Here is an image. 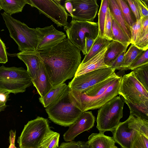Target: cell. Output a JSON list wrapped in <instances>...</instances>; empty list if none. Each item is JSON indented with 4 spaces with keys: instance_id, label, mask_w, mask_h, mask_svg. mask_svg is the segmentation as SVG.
<instances>
[{
    "instance_id": "cell-1",
    "label": "cell",
    "mask_w": 148,
    "mask_h": 148,
    "mask_svg": "<svg viewBox=\"0 0 148 148\" xmlns=\"http://www.w3.org/2000/svg\"><path fill=\"white\" fill-rule=\"evenodd\" d=\"M39 52L53 86L74 77L81 63L80 51L67 38Z\"/></svg>"
},
{
    "instance_id": "cell-2",
    "label": "cell",
    "mask_w": 148,
    "mask_h": 148,
    "mask_svg": "<svg viewBox=\"0 0 148 148\" xmlns=\"http://www.w3.org/2000/svg\"><path fill=\"white\" fill-rule=\"evenodd\" d=\"M11 38L18 46L21 52L36 51L39 41L36 28H31L24 23L4 12L1 13Z\"/></svg>"
},
{
    "instance_id": "cell-3",
    "label": "cell",
    "mask_w": 148,
    "mask_h": 148,
    "mask_svg": "<svg viewBox=\"0 0 148 148\" xmlns=\"http://www.w3.org/2000/svg\"><path fill=\"white\" fill-rule=\"evenodd\" d=\"M45 110L51 121L64 127L73 124L83 112L72 99L69 87L57 101Z\"/></svg>"
},
{
    "instance_id": "cell-4",
    "label": "cell",
    "mask_w": 148,
    "mask_h": 148,
    "mask_svg": "<svg viewBox=\"0 0 148 148\" xmlns=\"http://www.w3.org/2000/svg\"><path fill=\"white\" fill-rule=\"evenodd\" d=\"M48 120L41 117L29 121L17 140L20 148H40L51 132Z\"/></svg>"
},
{
    "instance_id": "cell-5",
    "label": "cell",
    "mask_w": 148,
    "mask_h": 148,
    "mask_svg": "<svg viewBox=\"0 0 148 148\" xmlns=\"http://www.w3.org/2000/svg\"><path fill=\"white\" fill-rule=\"evenodd\" d=\"M32 79L22 67L0 66V90L17 94L25 92L32 85Z\"/></svg>"
},
{
    "instance_id": "cell-6",
    "label": "cell",
    "mask_w": 148,
    "mask_h": 148,
    "mask_svg": "<svg viewBox=\"0 0 148 148\" xmlns=\"http://www.w3.org/2000/svg\"><path fill=\"white\" fill-rule=\"evenodd\" d=\"M112 132L114 141L122 148H131L137 133L148 138V121L130 115L125 121L120 122Z\"/></svg>"
},
{
    "instance_id": "cell-7",
    "label": "cell",
    "mask_w": 148,
    "mask_h": 148,
    "mask_svg": "<svg viewBox=\"0 0 148 148\" xmlns=\"http://www.w3.org/2000/svg\"><path fill=\"white\" fill-rule=\"evenodd\" d=\"M124 103L119 95L113 98L99 109L96 127L100 132H112L115 129L123 116Z\"/></svg>"
},
{
    "instance_id": "cell-8",
    "label": "cell",
    "mask_w": 148,
    "mask_h": 148,
    "mask_svg": "<svg viewBox=\"0 0 148 148\" xmlns=\"http://www.w3.org/2000/svg\"><path fill=\"white\" fill-rule=\"evenodd\" d=\"M67 38L77 49L86 55L85 39L92 38L95 39L99 33L98 22L72 19L64 28Z\"/></svg>"
},
{
    "instance_id": "cell-9",
    "label": "cell",
    "mask_w": 148,
    "mask_h": 148,
    "mask_svg": "<svg viewBox=\"0 0 148 148\" xmlns=\"http://www.w3.org/2000/svg\"><path fill=\"white\" fill-rule=\"evenodd\" d=\"M118 94L124 103L148 107V91L136 79L132 71L121 77Z\"/></svg>"
},
{
    "instance_id": "cell-10",
    "label": "cell",
    "mask_w": 148,
    "mask_h": 148,
    "mask_svg": "<svg viewBox=\"0 0 148 148\" xmlns=\"http://www.w3.org/2000/svg\"><path fill=\"white\" fill-rule=\"evenodd\" d=\"M27 4L36 8L42 14L51 19L58 27H66L70 15L66 12L60 0H27Z\"/></svg>"
},
{
    "instance_id": "cell-11",
    "label": "cell",
    "mask_w": 148,
    "mask_h": 148,
    "mask_svg": "<svg viewBox=\"0 0 148 148\" xmlns=\"http://www.w3.org/2000/svg\"><path fill=\"white\" fill-rule=\"evenodd\" d=\"M115 70L110 67L95 70L74 77L68 85L71 90L83 92L113 74Z\"/></svg>"
},
{
    "instance_id": "cell-12",
    "label": "cell",
    "mask_w": 148,
    "mask_h": 148,
    "mask_svg": "<svg viewBox=\"0 0 148 148\" xmlns=\"http://www.w3.org/2000/svg\"><path fill=\"white\" fill-rule=\"evenodd\" d=\"M73 7L72 19L93 22L99 6L96 0H69Z\"/></svg>"
},
{
    "instance_id": "cell-13",
    "label": "cell",
    "mask_w": 148,
    "mask_h": 148,
    "mask_svg": "<svg viewBox=\"0 0 148 148\" xmlns=\"http://www.w3.org/2000/svg\"><path fill=\"white\" fill-rule=\"evenodd\" d=\"M36 28L39 36L37 51H40L48 49L66 38L65 34L56 29L53 25L42 28Z\"/></svg>"
},
{
    "instance_id": "cell-14",
    "label": "cell",
    "mask_w": 148,
    "mask_h": 148,
    "mask_svg": "<svg viewBox=\"0 0 148 148\" xmlns=\"http://www.w3.org/2000/svg\"><path fill=\"white\" fill-rule=\"evenodd\" d=\"M95 121V117L91 111L83 112L64 134V140L67 142L73 141L77 135L92 128Z\"/></svg>"
},
{
    "instance_id": "cell-15",
    "label": "cell",
    "mask_w": 148,
    "mask_h": 148,
    "mask_svg": "<svg viewBox=\"0 0 148 148\" xmlns=\"http://www.w3.org/2000/svg\"><path fill=\"white\" fill-rule=\"evenodd\" d=\"M107 45L104 47L97 54L86 62L83 64L80 63L74 77L95 70L108 67L104 62Z\"/></svg>"
},
{
    "instance_id": "cell-16",
    "label": "cell",
    "mask_w": 148,
    "mask_h": 148,
    "mask_svg": "<svg viewBox=\"0 0 148 148\" xmlns=\"http://www.w3.org/2000/svg\"><path fill=\"white\" fill-rule=\"evenodd\" d=\"M14 55L25 63L27 68V71L32 80L34 79L42 61L39 51H20Z\"/></svg>"
},
{
    "instance_id": "cell-17",
    "label": "cell",
    "mask_w": 148,
    "mask_h": 148,
    "mask_svg": "<svg viewBox=\"0 0 148 148\" xmlns=\"http://www.w3.org/2000/svg\"><path fill=\"white\" fill-rule=\"evenodd\" d=\"M32 82L41 97H44L53 87L42 60L37 70L35 78L32 80Z\"/></svg>"
},
{
    "instance_id": "cell-18",
    "label": "cell",
    "mask_w": 148,
    "mask_h": 148,
    "mask_svg": "<svg viewBox=\"0 0 148 148\" xmlns=\"http://www.w3.org/2000/svg\"><path fill=\"white\" fill-rule=\"evenodd\" d=\"M119 77L114 72L106 79L82 93L85 96L90 99L97 98L102 95L107 88Z\"/></svg>"
},
{
    "instance_id": "cell-19",
    "label": "cell",
    "mask_w": 148,
    "mask_h": 148,
    "mask_svg": "<svg viewBox=\"0 0 148 148\" xmlns=\"http://www.w3.org/2000/svg\"><path fill=\"white\" fill-rule=\"evenodd\" d=\"M104 133H93L88 137L86 143L88 148H112L115 142L112 137L107 136Z\"/></svg>"
},
{
    "instance_id": "cell-20",
    "label": "cell",
    "mask_w": 148,
    "mask_h": 148,
    "mask_svg": "<svg viewBox=\"0 0 148 148\" xmlns=\"http://www.w3.org/2000/svg\"><path fill=\"white\" fill-rule=\"evenodd\" d=\"M68 88V85L65 83L54 86L44 97L39 98V101L46 108L57 101Z\"/></svg>"
},
{
    "instance_id": "cell-21",
    "label": "cell",
    "mask_w": 148,
    "mask_h": 148,
    "mask_svg": "<svg viewBox=\"0 0 148 148\" xmlns=\"http://www.w3.org/2000/svg\"><path fill=\"white\" fill-rule=\"evenodd\" d=\"M108 6L112 16L130 40V29L126 23L116 0H108Z\"/></svg>"
},
{
    "instance_id": "cell-22",
    "label": "cell",
    "mask_w": 148,
    "mask_h": 148,
    "mask_svg": "<svg viewBox=\"0 0 148 148\" xmlns=\"http://www.w3.org/2000/svg\"><path fill=\"white\" fill-rule=\"evenodd\" d=\"M127 47L120 42L112 40L107 46V50L105 55L104 62L110 67L115 59L123 51L126 50Z\"/></svg>"
},
{
    "instance_id": "cell-23",
    "label": "cell",
    "mask_w": 148,
    "mask_h": 148,
    "mask_svg": "<svg viewBox=\"0 0 148 148\" xmlns=\"http://www.w3.org/2000/svg\"><path fill=\"white\" fill-rule=\"evenodd\" d=\"M27 4V0H0L2 9L5 13L10 16L21 12Z\"/></svg>"
},
{
    "instance_id": "cell-24",
    "label": "cell",
    "mask_w": 148,
    "mask_h": 148,
    "mask_svg": "<svg viewBox=\"0 0 148 148\" xmlns=\"http://www.w3.org/2000/svg\"><path fill=\"white\" fill-rule=\"evenodd\" d=\"M112 40L119 42L127 47L130 44V39L113 16L112 20Z\"/></svg>"
},
{
    "instance_id": "cell-25",
    "label": "cell",
    "mask_w": 148,
    "mask_h": 148,
    "mask_svg": "<svg viewBox=\"0 0 148 148\" xmlns=\"http://www.w3.org/2000/svg\"><path fill=\"white\" fill-rule=\"evenodd\" d=\"M144 51L132 44L125 53L121 71L128 70V68L138 58Z\"/></svg>"
},
{
    "instance_id": "cell-26",
    "label": "cell",
    "mask_w": 148,
    "mask_h": 148,
    "mask_svg": "<svg viewBox=\"0 0 148 148\" xmlns=\"http://www.w3.org/2000/svg\"><path fill=\"white\" fill-rule=\"evenodd\" d=\"M111 41L98 35L89 51L85 55L81 64L86 62L97 54L104 47L108 45Z\"/></svg>"
},
{
    "instance_id": "cell-27",
    "label": "cell",
    "mask_w": 148,
    "mask_h": 148,
    "mask_svg": "<svg viewBox=\"0 0 148 148\" xmlns=\"http://www.w3.org/2000/svg\"><path fill=\"white\" fill-rule=\"evenodd\" d=\"M126 23L131 27L136 21V18L126 0H116Z\"/></svg>"
},
{
    "instance_id": "cell-28",
    "label": "cell",
    "mask_w": 148,
    "mask_h": 148,
    "mask_svg": "<svg viewBox=\"0 0 148 148\" xmlns=\"http://www.w3.org/2000/svg\"><path fill=\"white\" fill-rule=\"evenodd\" d=\"M132 71L136 79L148 91V63L140 66Z\"/></svg>"
},
{
    "instance_id": "cell-29",
    "label": "cell",
    "mask_w": 148,
    "mask_h": 148,
    "mask_svg": "<svg viewBox=\"0 0 148 148\" xmlns=\"http://www.w3.org/2000/svg\"><path fill=\"white\" fill-rule=\"evenodd\" d=\"M108 6V0L101 1V5L98 13L99 36L103 38V32L105 19Z\"/></svg>"
},
{
    "instance_id": "cell-30",
    "label": "cell",
    "mask_w": 148,
    "mask_h": 148,
    "mask_svg": "<svg viewBox=\"0 0 148 148\" xmlns=\"http://www.w3.org/2000/svg\"><path fill=\"white\" fill-rule=\"evenodd\" d=\"M130 110V115L148 121V107L137 106L125 102Z\"/></svg>"
},
{
    "instance_id": "cell-31",
    "label": "cell",
    "mask_w": 148,
    "mask_h": 148,
    "mask_svg": "<svg viewBox=\"0 0 148 148\" xmlns=\"http://www.w3.org/2000/svg\"><path fill=\"white\" fill-rule=\"evenodd\" d=\"M60 134L51 131L42 143L41 148H58Z\"/></svg>"
},
{
    "instance_id": "cell-32",
    "label": "cell",
    "mask_w": 148,
    "mask_h": 148,
    "mask_svg": "<svg viewBox=\"0 0 148 148\" xmlns=\"http://www.w3.org/2000/svg\"><path fill=\"white\" fill-rule=\"evenodd\" d=\"M112 14L108 7L105 21L103 38L110 41L112 40Z\"/></svg>"
},
{
    "instance_id": "cell-33",
    "label": "cell",
    "mask_w": 148,
    "mask_h": 148,
    "mask_svg": "<svg viewBox=\"0 0 148 148\" xmlns=\"http://www.w3.org/2000/svg\"><path fill=\"white\" fill-rule=\"evenodd\" d=\"M131 148H148V138L137 133L133 139Z\"/></svg>"
},
{
    "instance_id": "cell-34",
    "label": "cell",
    "mask_w": 148,
    "mask_h": 148,
    "mask_svg": "<svg viewBox=\"0 0 148 148\" xmlns=\"http://www.w3.org/2000/svg\"><path fill=\"white\" fill-rule=\"evenodd\" d=\"M148 63V49L144 51L137 60L128 68V70L133 71L145 64Z\"/></svg>"
},
{
    "instance_id": "cell-35",
    "label": "cell",
    "mask_w": 148,
    "mask_h": 148,
    "mask_svg": "<svg viewBox=\"0 0 148 148\" xmlns=\"http://www.w3.org/2000/svg\"><path fill=\"white\" fill-rule=\"evenodd\" d=\"M141 18L137 20L136 22L130 28L131 38L130 44L134 45L139 38L140 34Z\"/></svg>"
},
{
    "instance_id": "cell-36",
    "label": "cell",
    "mask_w": 148,
    "mask_h": 148,
    "mask_svg": "<svg viewBox=\"0 0 148 148\" xmlns=\"http://www.w3.org/2000/svg\"><path fill=\"white\" fill-rule=\"evenodd\" d=\"M58 148H88L86 142L82 141H72L63 142L61 144Z\"/></svg>"
},
{
    "instance_id": "cell-37",
    "label": "cell",
    "mask_w": 148,
    "mask_h": 148,
    "mask_svg": "<svg viewBox=\"0 0 148 148\" xmlns=\"http://www.w3.org/2000/svg\"><path fill=\"white\" fill-rule=\"evenodd\" d=\"M134 45L143 51L148 49V32L140 37Z\"/></svg>"
},
{
    "instance_id": "cell-38",
    "label": "cell",
    "mask_w": 148,
    "mask_h": 148,
    "mask_svg": "<svg viewBox=\"0 0 148 148\" xmlns=\"http://www.w3.org/2000/svg\"><path fill=\"white\" fill-rule=\"evenodd\" d=\"M126 51L125 50L121 52L111 63L110 67L115 70L117 69L121 71Z\"/></svg>"
},
{
    "instance_id": "cell-39",
    "label": "cell",
    "mask_w": 148,
    "mask_h": 148,
    "mask_svg": "<svg viewBox=\"0 0 148 148\" xmlns=\"http://www.w3.org/2000/svg\"><path fill=\"white\" fill-rule=\"evenodd\" d=\"M137 20L141 18L140 11L137 0H126Z\"/></svg>"
},
{
    "instance_id": "cell-40",
    "label": "cell",
    "mask_w": 148,
    "mask_h": 148,
    "mask_svg": "<svg viewBox=\"0 0 148 148\" xmlns=\"http://www.w3.org/2000/svg\"><path fill=\"white\" fill-rule=\"evenodd\" d=\"M139 8L141 18L148 17V0H137Z\"/></svg>"
},
{
    "instance_id": "cell-41",
    "label": "cell",
    "mask_w": 148,
    "mask_h": 148,
    "mask_svg": "<svg viewBox=\"0 0 148 148\" xmlns=\"http://www.w3.org/2000/svg\"><path fill=\"white\" fill-rule=\"evenodd\" d=\"M8 61L6 47L5 44L0 38V63L5 64Z\"/></svg>"
},
{
    "instance_id": "cell-42",
    "label": "cell",
    "mask_w": 148,
    "mask_h": 148,
    "mask_svg": "<svg viewBox=\"0 0 148 148\" xmlns=\"http://www.w3.org/2000/svg\"><path fill=\"white\" fill-rule=\"evenodd\" d=\"M147 32H148V17H142L141 18L140 34L139 37Z\"/></svg>"
},
{
    "instance_id": "cell-43",
    "label": "cell",
    "mask_w": 148,
    "mask_h": 148,
    "mask_svg": "<svg viewBox=\"0 0 148 148\" xmlns=\"http://www.w3.org/2000/svg\"><path fill=\"white\" fill-rule=\"evenodd\" d=\"M16 131H15L11 130L10 132V136L9 137V143L10 145L8 148H20L16 147L15 144Z\"/></svg>"
},
{
    "instance_id": "cell-44",
    "label": "cell",
    "mask_w": 148,
    "mask_h": 148,
    "mask_svg": "<svg viewBox=\"0 0 148 148\" xmlns=\"http://www.w3.org/2000/svg\"><path fill=\"white\" fill-rule=\"evenodd\" d=\"M95 39L92 38L86 37L85 39V46L87 54L89 52Z\"/></svg>"
},
{
    "instance_id": "cell-45",
    "label": "cell",
    "mask_w": 148,
    "mask_h": 148,
    "mask_svg": "<svg viewBox=\"0 0 148 148\" xmlns=\"http://www.w3.org/2000/svg\"><path fill=\"white\" fill-rule=\"evenodd\" d=\"M64 7L66 10L70 14L71 16L73 14V5L69 0H66L64 2Z\"/></svg>"
},
{
    "instance_id": "cell-46",
    "label": "cell",
    "mask_w": 148,
    "mask_h": 148,
    "mask_svg": "<svg viewBox=\"0 0 148 148\" xmlns=\"http://www.w3.org/2000/svg\"><path fill=\"white\" fill-rule=\"evenodd\" d=\"M9 92L0 90V101L6 103L9 97Z\"/></svg>"
},
{
    "instance_id": "cell-47",
    "label": "cell",
    "mask_w": 148,
    "mask_h": 148,
    "mask_svg": "<svg viewBox=\"0 0 148 148\" xmlns=\"http://www.w3.org/2000/svg\"><path fill=\"white\" fill-rule=\"evenodd\" d=\"M5 104L0 101V112L3 110L6 107Z\"/></svg>"
},
{
    "instance_id": "cell-48",
    "label": "cell",
    "mask_w": 148,
    "mask_h": 148,
    "mask_svg": "<svg viewBox=\"0 0 148 148\" xmlns=\"http://www.w3.org/2000/svg\"><path fill=\"white\" fill-rule=\"evenodd\" d=\"M112 148H118L117 147H116L115 145H114Z\"/></svg>"
},
{
    "instance_id": "cell-49",
    "label": "cell",
    "mask_w": 148,
    "mask_h": 148,
    "mask_svg": "<svg viewBox=\"0 0 148 148\" xmlns=\"http://www.w3.org/2000/svg\"><path fill=\"white\" fill-rule=\"evenodd\" d=\"M2 10V8L1 7V6L0 5V11L1 10Z\"/></svg>"
},
{
    "instance_id": "cell-50",
    "label": "cell",
    "mask_w": 148,
    "mask_h": 148,
    "mask_svg": "<svg viewBox=\"0 0 148 148\" xmlns=\"http://www.w3.org/2000/svg\"><path fill=\"white\" fill-rule=\"evenodd\" d=\"M40 148H41L40 147Z\"/></svg>"
}]
</instances>
